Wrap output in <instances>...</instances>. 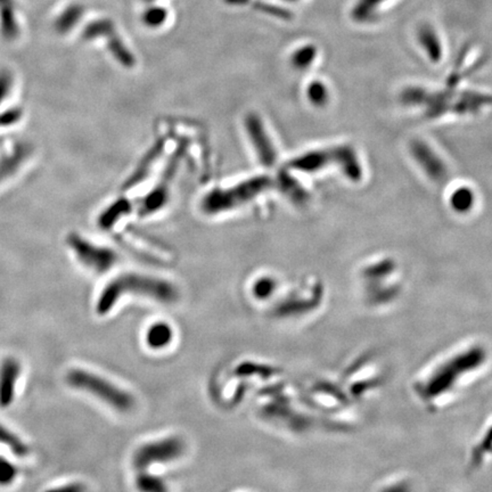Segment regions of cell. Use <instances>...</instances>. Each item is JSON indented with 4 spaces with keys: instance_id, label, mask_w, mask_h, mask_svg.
<instances>
[{
    "instance_id": "27",
    "label": "cell",
    "mask_w": 492,
    "mask_h": 492,
    "mask_svg": "<svg viewBox=\"0 0 492 492\" xmlns=\"http://www.w3.org/2000/svg\"><path fill=\"white\" fill-rule=\"evenodd\" d=\"M17 476V469L8 460L0 457V484H8Z\"/></svg>"
},
{
    "instance_id": "15",
    "label": "cell",
    "mask_w": 492,
    "mask_h": 492,
    "mask_svg": "<svg viewBox=\"0 0 492 492\" xmlns=\"http://www.w3.org/2000/svg\"><path fill=\"white\" fill-rule=\"evenodd\" d=\"M330 164H333L332 147L330 149H314L311 152L305 153L295 160L293 167L301 171L318 172L328 168Z\"/></svg>"
},
{
    "instance_id": "32",
    "label": "cell",
    "mask_w": 492,
    "mask_h": 492,
    "mask_svg": "<svg viewBox=\"0 0 492 492\" xmlns=\"http://www.w3.org/2000/svg\"><path fill=\"white\" fill-rule=\"evenodd\" d=\"M286 1H296V0H286Z\"/></svg>"
},
{
    "instance_id": "1",
    "label": "cell",
    "mask_w": 492,
    "mask_h": 492,
    "mask_svg": "<svg viewBox=\"0 0 492 492\" xmlns=\"http://www.w3.org/2000/svg\"><path fill=\"white\" fill-rule=\"evenodd\" d=\"M491 351L481 337H467L441 351L411 377L413 398L430 414H440L483 383Z\"/></svg>"
},
{
    "instance_id": "3",
    "label": "cell",
    "mask_w": 492,
    "mask_h": 492,
    "mask_svg": "<svg viewBox=\"0 0 492 492\" xmlns=\"http://www.w3.org/2000/svg\"><path fill=\"white\" fill-rule=\"evenodd\" d=\"M400 101L406 106L419 107L428 120H437L446 114L474 115L492 105V95L480 91H432L421 86H409Z\"/></svg>"
},
{
    "instance_id": "31",
    "label": "cell",
    "mask_w": 492,
    "mask_h": 492,
    "mask_svg": "<svg viewBox=\"0 0 492 492\" xmlns=\"http://www.w3.org/2000/svg\"><path fill=\"white\" fill-rule=\"evenodd\" d=\"M144 1H147V3H152L154 0H144Z\"/></svg>"
},
{
    "instance_id": "16",
    "label": "cell",
    "mask_w": 492,
    "mask_h": 492,
    "mask_svg": "<svg viewBox=\"0 0 492 492\" xmlns=\"http://www.w3.org/2000/svg\"><path fill=\"white\" fill-rule=\"evenodd\" d=\"M31 154V147L26 143L17 144L13 151L0 159V184L10 178L26 162Z\"/></svg>"
},
{
    "instance_id": "2",
    "label": "cell",
    "mask_w": 492,
    "mask_h": 492,
    "mask_svg": "<svg viewBox=\"0 0 492 492\" xmlns=\"http://www.w3.org/2000/svg\"><path fill=\"white\" fill-rule=\"evenodd\" d=\"M356 287L363 307L383 312L398 305L405 294L406 281L398 260L379 256L363 261L357 269Z\"/></svg>"
},
{
    "instance_id": "29",
    "label": "cell",
    "mask_w": 492,
    "mask_h": 492,
    "mask_svg": "<svg viewBox=\"0 0 492 492\" xmlns=\"http://www.w3.org/2000/svg\"><path fill=\"white\" fill-rule=\"evenodd\" d=\"M22 117V111L20 108H12L0 114V126H12L17 123Z\"/></svg>"
},
{
    "instance_id": "28",
    "label": "cell",
    "mask_w": 492,
    "mask_h": 492,
    "mask_svg": "<svg viewBox=\"0 0 492 492\" xmlns=\"http://www.w3.org/2000/svg\"><path fill=\"white\" fill-rule=\"evenodd\" d=\"M13 86V77L7 70L0 71V104L5 101V98L10 95V89Z\"/></svg>"
},
{
    "instance_id": "7",
    "label": "cell",
    "mask_w": 492,
    "mask_h": 492,
    "mask_svg": "<svg viewBox=\"0 0 492 492\" xmlns=\"http://www.w3.org/2000/svg\"><path fill=\"white\" fill-rule=\"evenodd\" d=\"M409 153L414 162L430 182H444L449 176V169L442 156L433 146L423 140H411Z\"/></svg>"
},
{
    "instance_id": "12",
    "label": "cell",
    "mask_w": 492,
    "mask_h": 492,
    "mask_svg": "<svg viewBox=\"0 0 492 492\" xmlns=\"http://www.w3.org/2000/svg\"><path fill=\"white\" fill-rule=\"evenodd\" d=\"M490 460H492V417L473 441L469 453V466L473 471L482 470Z\"/></svg>"
},
{
    "instance_id": "22",
    "label": "cell",
    "mask_w": 492,
    "mask_h": 492,
    "mask_svg": "<svg viewBox=\"0 0 492 492\" xmlns=\"http://www.w3.org/2000/svg\"><path fill=\"white\" fill-rule=\"evenodd\" d=\"M171 328L165 324L154 325L147 334V341L152 348H163L171 341Z\"/></svg>"
},
{
    "instance_id": "26",
    "label": "cell",
    "mask_w": 492,
    "mask_h": 492,
    "mask_svg": "<svg viewBox=\"0 0 492 492\" xmlns=\"http://www.w3.org/2000/svg\"><path fill=\"white\" fill-rule=\"evenodd\" d=\"M167 19V10L162 7H152L144 14V21L149 26H158L162 24Z\"/></svg>"
},
{
    "instance_id": "13",
    "label": "cell",
    "mask_w": 492,
    "mask_h": 492,
    "mask_svg": "<svg viewBox=\"0 0 492 492\" xmlns=\"http://www.w3.org/2000/svg\"><path fill=\"white\" fill-rule=\"evenodd\" d=\"M20 374L21 365L17 359L7 358L3 360L0 368V407L7 408L12 405Z\"/></svg>"
},
{
    "instance_id": "25",
    "label": "cell",
    "mask_w": 492,
    "mask_h": 492,
    "mask_svg": "<svg viewBox=\"0 0 492 492\" xmlns=\"http://www.w3.org/2000/svg\"><path fill=\"white\" fill-rule=\"evenodd\" d=\"M410 477H406L405 475L391 476L379 483V490H409L410 489Z\"/></svg>"
},
{
    "instance_id": "5",
    "label": "cell",
    "mask_w": 492,
    "mask_h": 492,
    "mask_svg": "<svg viewBox=\"0 0 492 492\" xmlns=\"http://www.w3.org/2000/svg\"><path fill=\"white\" fill-rule=\"evenodd\" d=\"M126 294L142 295L163 303H171L178 296L175 286L167 281L149 276L126 274L114 278L105 286L96 305L97 314L110 312L117 300Z\"/></svg>"
},
{
    "instance_id": "6",
    "label": "cell",
    "mask_w": 492,
    "mask_h": 492,
    "mask_svg": "<svg viewBox=\"0 0 492 492\" xmlns=\"http://www.w3.org/2000/svg\"><path fill=\"white\" fill-rule=\"evenodd\" d=\"M66 379L68 384L75 389L89 392L117 410L128 411L133 408L135 404L131 395L101 376L84 369H72L68 372Z\"/></svg>"
},
{
    "instance_id": "21",
    "label": "cell",
    "mask_w": 492,
    "mask_h": 492,
    "mask_svg": "<svg viewBox=\"0 0 492 492\" xmlns=\"http://www.w3.org/2000/svg\"><path fill=\"white\" fill-rule=\"evenodd\" d=\"M0 444L10 448L12 453L17 456L26 457L29 453V448L20 437H17L10 430H7L3 425H0Z\"/></svg>"
},
{
    "instance_id": "8",
    "label": "cell",
    "mask_w": 492,
    "mask_h": 492,
    "mask_svg": "<svg viewBox=\"0 0 492 492\" xmlns=\"http://www.w3.org/2000/svg\"><path fill=\"white\" fill-rule=\"evenodd\" d=\"M326 298V290L324 283L321 281L307 283L305 292H300L293 298L286 300L284 303L277 308L279 316H303L310 314L312 311L321 309Z\"/></svg>"
},
{
    "instance_id": "24",
    "label": "cell",
    "mask_w": 492,
    "mask_h": 492,
    "mask_svg": "<svg viewBox=\"0 0 492 492\" xmlns=\"http://www.w3.org/2000/svg\"><path fill=\"white\" fill-rule=\"evenodd\" d=\"M317 56V48L314 45H307L299 48L293 56V63L299 68H305L310 66Z\"/></svg>"
},
{
    "instance_id": "17",
    "label": "cell",
    "mask_w": 492,
    "mask_h": 492,
    "mask_svg": "<svg viewBox=\"0 0 492 492\" xmlns=\"http://www.w3.org/2000/svg\"><path fill=\"white\" fill-rule=\"evenodd\" d=\"M0 32L8 41L17 39L20 33L13 0H0Z\"/></svg>"
},
{
    "instance_id": "19",
    "label": "cell",
    "mask_w": 492,
    "mask_h": 492,
    "mask_svg": "<svg viewBox=\"0 0 492 492\" xmlns=\"http://www.w3.org/2000/svg\"><path fill=\"white\" fill-rule=\"evenodd\" d=\"M388 1L389 0H357L350 12L351 19L357 23L372 22L379 7Z\"/></svg>"
},
{
    "instance_id": "23",
    "label": "cell",
    "mask_w": 492,
    "mask_h": 492,
    "mask_svg": "<svg viewBox=\"0 0 492 492\" xmlns=\"http://www.w3.org/2000/svg\"><path fill=\"white\" fill-rule=\"evenodd\" d=\"M308 97L317 106H324L330 101V89L321 82H312L308 87Z\"/></svg>"
},
{
    "instance_id": "30",
    "label": "cell",
    "mask_w": 492,
    "mask_h": 492,
    "mask_svg": "<svg viewBox=\"0 0 492 492\" xmlns=\"http://www.w3.org/2000/svg\"><path fill=\"white\" fill-rule=\"evenodd\" d=\"M274 288H275V283L272 282V279L265 278L258 282L256 288H254V292H256V295L266 298L272 293Z\"/></svg>"
},
{
    "instance_id": "18",
    "label": "cell",
    "mask_w": 492,
    "mask_h": 492,
    "mask_svg": "<svg viewBox=\"0 0 492 492\" xmlns=\"http://www.w3.org/2000/svg\"><path fill=\"white\" fill-rule=\"evenodd\" d=\"M476 205L475 191L470 186L463 184L455 188L449 195V205L456 214H469L472 212Z\"/></svg>"
},
{
    "instance_id": "10",
    "label": "cell",
    "mask_w": 492,
    "mask_h": 492,
    "mask_svg": "<svg viewBox=\"0 0 492 492\" xmlns=\"http://www.w3.org/2000/svg\"><path fill=\"white\" fill-rule=\"evenodd\" d=\"M184 446L182 441L175 437L154 441L145 444L137 451L135 464L138 467H147L153 463H163L177 460L182 456Z\"/></svg>"
},
{
    "instance_id": "20",
    "label": "cell",
    "mask_w": 492,
    "mask_h": 492,
    "mask_svg": "<svg viewBox=\"0 0 492 492\" xmlns=\"http://www.w3.org/2000/svg\"><path fill=\"white\" fill-rule=\"evenodd\" d=\"M82 15H84V7L80 6L78 3L70 5L57 17V20L55 22V29L59 33L68 32L70 30L73 29L77 26V23L80 21Z\"/></svg>"
},
{
    "instance_id": "11",
    "label": "cell",
    "mask_w": 492,
    "mask_h": 492,
    "mask_svg": "<svg viewBox=\"0 0 492 492\" xmlns=\"http://www.w3.org/2000/svg\"><path fill=\"white\" fill-rule=\"evenodd\" d=\"M333 164L351 182H359L363 178V167L359 153L350 144H340L332 147Z\"/></svg>"
},
{
    "instance_id": "4",
    "label": "cell",
    "mask_w": 492,
    "mask_h": 492,
    "mask_svg": "<svg viewBox=\"0 0 492 492\" xmlns=\"http://www.w3.org/2000/svg\"><path fill=\"white\" fill-rule=\"evenodd\" d=\"M386 370L379 357L365 352L341 369L337 381L356 405L381 393L386 384Z\"/></svg>"
},
{
    "instance_id": "14",
    "label": "cell",
    "mask_w": 492,
    "mask_h": 492,
    "mask_svg": "<svg viewBox=\"0 0 492 492\" xmlns=\"http://www.w3.org/2000/svg\"><path fill=\"white\" fill-rule=\"evenodd\" d=\"M418 44L425 55L432 63H439L444 57V44L437 35V30L428 23L418 26L416 32Z\"/></svg>"
},
{
    "instance_id": "9",
    "label": "cell",
    "mask_w": 492,
    "mask_h": 492,
    "mask_svg": "<svg viewBox=\"0 0 492 492\" xmlns=\"http://www.w3.org/2000/svg\"><path fill=\"white\" fill-rule=\"evenodd\" d=\"M68 243L75 251L78 259L88 268L94 269L95 272H104L113 266L115 256L111 249L98 247L75 234L68 236Z\"/></svg>"
}]
</instances>
